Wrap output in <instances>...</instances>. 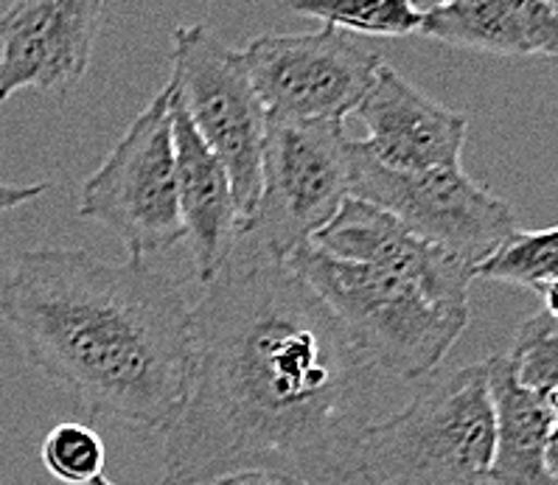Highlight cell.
Masks as SVG:
<instances>
[{
    "instance_id": "obj_6",
    "label": "cell",
    "mask_w": 558,
    "mask_h": 485,
    "mask_svg": "<svg viewBox=\"0 0 558 485\" xmlns=\"http://www.w3.org/2000/svg\"><path fill=\"white\" fill-rule=\"evenodd\" d=\"M169 82L197 135L228 171L242 237L262 194L267 132V112L250 82L242 51L225 46L203 23L178 26L171 34Z\"/></svg>"
},
{
    "instance_id": "obj_4",
    "label": "cell",
    "mask_w": 558,
    "mask_h": 485,
    "mask_svg": "<svg viewBox=\"0 0 558 485\" xmlns=\"http://www.w3.org/2000/svg\"><path fill=\"white\" fill-rule=\"evenodd\" d=\"M283 264L331 308L376 371L404 381L433 374L469 326V315L435 306L404 278L340 262L312 244L292 250Z\"/></svg>"
},
{
    "instance_id": "obj_11",
    "label": "cell",
    "mask_w": 558,
    "mask_h": 485,
    "mask_svg": "<svg viewBox=\"0 0 558 485\" xmlns=\"http://www.w3.org/2000/svg\"><path fill=\"white\" fill-rule=\"evenodd\" d=\"M310 244L340 262L365 264L404 278L435 306L452 315H469V287L477 278L474 267L418 239L376 205L349 197Z\"/></svg>"
},
{
    "instance_id": "obj_5",
    "label": "cell",
    "mask_w": 558,
    "mask_h": 485,
    "mask_svg": "<svg viewBox=\"0 0 558 485\" xmlns=\"http://www.w3.org/2000/svg\"><path fill=\"white\" fill-rule=\"evenodd\" d=\"M351 197L345 121H281L267 116L262 194L239 242L272 262L310 244Z\"/></svg>"
},
{
    "instance_id": "obj_23",
    "label": "cell",
    "mask_w": 558,
    "mask_h": 485,
    "mask_svg": "<svg viewBox=\"0 0 558 485\" xmlns=\"http://www.w3.org/2000/svg\"><path fill=\"white\" fill-rule=\"evenodd\" d=\"M542 292V303H545V315L556 317L558 320V281L547 283L545 289H538Z\"/></svg>"
},
{
    "instance_id": "obj_22",
    "label": "cell",
    "mask_w": 558,
    "mask_h": 485,
    "mask_svg": "<svg viewBox=\"0 0 558 485\" xmlns=\"http://www.w3.org/2000/svg\"><path fill=\"white\" fill-rule=\"evenodd\" d=\"M545 474H547V485H558V426H553L550 438H547Z\"/></svg>"
},
{
    "instance_id": "obj_14",
    "label": "cell",
    "mask_w": 558,
    "mask_h": 485,
    "mask_svg": "<svg viewBox=\"0 0 558 485\" xmlns=\"http://www.w3.org/2000/svg\"><path fill=\"white\" fill-rule=\"evenodd\" d=\"M421 37L499 57H558V3L449 0L421 9Z\"/></svg>"
},
{
    "instance_id": "obj_2",
    "label": "cell",
    "mask_w": 558,
    "mask_h": 485,
    "mask_svg": "<svg viewBox=\"0 0 558 485\" xmlns=\"http://www.w3.org/2000/svg\"><path fill=\"white\" fill-rule=\"evenodd\" d=\"M0 317L26 360L93 419L166 433L183 410L194 317L180 283L146 262L21 250L0 283Z\"/></svg>"
},
{
    "instance_id": "obj_8",
    "label": "cell",
    "mask_w": 558,
    "mask_h": 485,
    "mask_svg": "<svg viewBox=\"0 0 558 485\" xmlns=\"http://www.w3.org/2000/svg\"><path fill=\"white\" fill-rule=\"evenodd\" d=\"M351 197L388 210L418 239L477 269L519 230L506 199L463 169L404 174L371 160L351 138Z\"/></svg>"
},
{
    "instance_id": "obj_15",
    "label": "cell",
    "mask_w": 558,
    "mask_h": 485,
    "mask_svg": "<svg viewBox=\"0 0 558 485\" xmlns=\"http://www.w3.org/2000/svg\"><path fill=\"white\" fill-rule=\"evenodd\" d=\"M494 407L492 485H547L545 449L553 433L542 396L517 381L506 354L483 360Z\"/></svg>"
},
{
    "instance_id": "obj_7",
    "label": "cell",
    "mask_w": 558,
    "mask_h": 485,
    "mask_svg": "<svg viewBox=\"0 0 558 485\" xmlns=\"http://www.w3.org/2000/svg\"><path fill=\"white\" fill-rule=\"evenodd\" d=\"M80 217L112 230L132 262H144L185 242L169 82L126 126L105 163L85 180Z\"/></svg>"
},
{
    "instance_id": "obj_10",
    "label": "cell",
    "mask_w": 558,
    "mask_h": 485,
    "mask_svg": "<svg viewBox=\"0 0 558 485\" xmlns=\"http://www.w3.org/2000/svg\"><path fill=\"white\" fill-rule=\"evenodd\" d=\"M101 0H17L0 12V105L40 90L65 101L90 68Z\"/></svg>"
},
{
    "instance_id": "obj_9",
    "label": "cell",
    "mask_w": 558,
    "mask_h": 485,
    "mask_svg": "<svg viewBox=\"0 0 558 485\" xmlns=\"http://www.w3.org/2000/svg\"><path fill=\"white\" fill-rule=\"evenodd\" d=\"M244 68L269 119L345 121L374 85L381 57L340 28L258 34L244 46Z\"/></svg>"
},
{
    "instance_id": "obj_20",
    "label": "cell",
    "mask_w": 558,
    "mask_h": 485,
    "mask_svg": "<svg viewBox=\"0 0 558 485\" xmlns=\"http://www.w3.org/2000/svg\"><path fill=\"white\" fill-rule=\"evenodd\" d=\"M48 194V183H0V217Z\"/></svg>"
},
{
    "instance_id": "obj_19",
    "label": "cell",
    "mask_w": 558,
    "mask_h": 485,
    "mask_svg": "<svg viewBox=\"0 0 558 485\" xmlns=\"http://www.w3.org/2000/svg\"><path fill=\"white\" fill-rule=\"evenodd\" d=\"M508 362L517 381L533 393L545 396L558 381V320L536 315L522 323L508 351Z\"/></svg>"
},
{
    "instance_id": "obj_21",
    "label": "cell",
    "mask_w": 558,
    "mask_h": 485,
    "mask_svg": "<svg viewBox=\"0 0 558 485\" xmlns=\"http://www.w3.org/2000/svg\"><path fill=\"white\" fill-rule=\"evenodd\" d=\"M214 485H303L298 480L278 477V474H264V472H247V474H233V477H225Z\"/></svg>"
},
{
    "instance_id": "obj_13",
    "label": "cell",
    "mask_w": 558,
    "mask_h": 485,
    "mask_svg": "<svg viewBox=\"0 0 558 485\" xmlns=\"http://www.w3.org/2000/svg\"><path fill=\"white\" fill-rule=\"evenodd\" d=\"M171 85V82H169ZM171 135L178 163V203L191 244L194 278L208 287L239 242V210L228 171L205 146L171 85Z\"/></svg>"
},
{
    "instance_id": "obj_18",
    "label": "cell",
    "mask_w": 558,
    "mask_h": 485,
    "mask_svg": "<svg viewBox=\"0 0 558 485\" xmlns=\"http://www.w3.org/2000/svg\"><path fill=\"white\" fill-rule=\"evenodd\" d=\"M40 460L53 480L65 485H93L105 477L107 446L93 426L62 421L40 444Z\"/></svg>"
},
{
    "instance_id": "obj_25",
    "label": "cell",
    "mask_w": 558,
    "mask_h": 485,
    "mask_svg": "<svg viewBox=\"0 0 558 485\" xmlns=\"http://www.w3.org/2000/svg\"><path fill=\"white\" fill-rule=\"evenodd\" d=\"M93 485H119V483H112V480H107V477H99Z\"/></svg>"
},
{
    "instance_id": "obj_12",
    "label": "cell",
    "mask_w": 558,
    "mask_h": 485,
    "mask_svg": "<svg viewBox=\"0 0 558 485\" xmlns=\"http://www.w3.org/2000/svg\"><path fill=\"white\" fill-rule=\"evenodd\" d=\"M356 116L368 130V138L354 141L356 149L385 169L404 174L460 169L469 119L424 96L396 68L381 62Z\"/></svg>"
},
{
    "instance_id": "obj_17",
    "label": "cell",
    "mask_w": 558,
    "mask_h": 485,
    "mask_svg": "<svg viewBox=\"0 0 558 485\" xmlns=\"http://www.w3.org/2000/svg\"><path fill=\"white\" fill-rule=\"evenodd\" d=\"M474 276L536 292L558 281V225L547 230H517L486 264L474 269Z\"/></svg>"
},
{
    "instance_id": "obj_3",
    "label": "cell",
    "mask_w": 558,
    "mask_h": 485,
    "mask_svg": "<svg viewBox=\"0 0 558 485\" xmlns=\"http://www.w3.org/2000/svg\"><path fill=\"white\" fill-rule=\"evenodd\" d=\"M494 460V407L483 362L418 387L404 410L368 426L365 485H483Z\"/></svg>"
},
{
    "instance_id": "obj_1",
    "label": "cell",
    "mask_w": 558,
    "mask_h": 485,
    "mask_svg": "<svg viewBox=\"0 0 558 485\" xmlns=\"http://www.w3.org/2000/svg\"><path fill=\"white\" fill-rule=\"evenodd\" d=\"M194 317L189 393L158 485L264 472L303 485L360 477L376 367L283 262L236 242Z\"/></svg>"
},
{
    "instance_id": "obj_16",
    "label": "cell",
    "mask_w": 558,
    "mask_h": 485,
    "mask_svg": "<svg viewBox=\"0 0 558 485\" xmlns=\"http://www.w3.org/2000/svg\"><path fill=\"white\" fill-rule=\"evenodd\" d=\"M290 12L340 32L368 37H408L421 28V9L408 0H323L290 3Z\"/></svg>"
},
{
    "instance_id": "obj_24",
    "label": "cell",
    "mask_w": 558,
    "mask_h": 485,
    "mask_svg": "<svg viewBox=\"0 0 558 485\" xmlns=\"http://www.w3.org/2000/svg\"><path fill=\"white\" fill-rule=\"evenodd\" d=\"M542 401H545V410L547 415H550V424L558 426V381L547 390L545 396H542Z\"/></svg>"
}]
</instances>
